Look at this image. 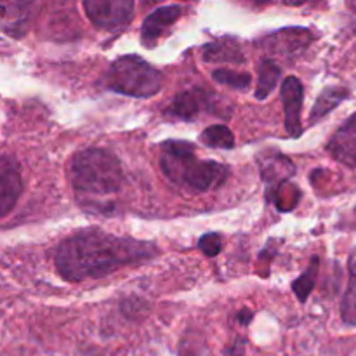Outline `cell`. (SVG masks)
Instances as JSON below:
<instances>
[{
  "label": "cell",
  "mask_w": 356,
  "mask_h": 356,
  "mask_svg": "<svg viewBox=\"0 0 356 356\" xmlns=\"http://www.w3.org/2000/svg\"><path fill=\"white\" fill-rule=\"evenodd\" d=\"M83 10L94 26L101 30H120L134 16V0H83Z\"/></svg>",
  "instance_id": "5"
},
{
  "label": "cell",
  "mask_w": 356,
  "mask_h": 356,
  "mask_svg": "<svg viewBox=\"0 0 356 356\" xmlns=\"http://www.w3.org/2000/svg\"><path fill=\"white\" fill-rule=\"evenodd\" d=\"M212 79L216 82L222 83L226 87H232V89L236 90H242L247 89L250 86V75L249 73H242V72H236V70H228V68H221V70H216L212 73Z\"/></svg>",
  "instance_id": "20"
},
{
  "label": "cell",
  "mask_w": 356,
  "mask_h": 356,
  "mask_svg": "<svg viewBox=\"0 0 356 356\" xmlns=\"http://www.w3.org/2000/svg\"><path fill=\"white\" fill-rule=\"evenodd\" d=\"M236 318H238V322L242 323V325H249L250 322H252V312H250V309H242V312L238 313V316H236Z\"/></svg>",
  "instance_id": "23"
},
{
  "label": "cell",
  "mask_w": 356,
  "mask_h": 356,
  "mask_svg": "<svg viewBox=\"0 0 356 356\" xmlns=\"http://www.w3.org/2000/svg\"><path fill=\"white\" fill-rule=\"evenodd\" d=\"M327 149L343 165L356 169V113L351 115L330 138Z\"/></svg>",
  "instance_id": "11"
},
{
  "label": "cell",
  "mask_w": 356,
  "mask_h": 356,
  "mask_svg": "<svg viewBox=\"0 0 356 356\" xmlns=\"http://www.w3.org/2000/svg\"><path fill=\"white\" fill-rule=\"evenodd\" d=\"M68 177L82 207L97 212L111 209V197L124 186V169L113 152L104 148L80 149L70 159Z\"/></svg>",
  "instance_id": "2"
},
{
  "label": "cell",
  "mask_w": 356,
  "mask_h": 356,
  "mask_svg": "<svg viewBox=\"0 0 356 356\" xmlns=\"http://www.w3.org/2000/svg\"><path fill=\"white\" fill-rule=\"evenodd\" d=\"M202 56L207 63H243V54L238 44L232 38H222L212 44H207L202 49Z\"/></svg>",
  "instance_id": "14"
},
{
  "label": "cell",
  "mask_w": 356,
  "mask_h": 356,
  "mask_svg": "<svg viewBox=\"0 0 356 356\" xmlns=\"http://www.w3.org/2000/svg\"><path fill=\"white\" fill-rule=\"evenodd\" d=\"M318 268L320 259L318 257H313L305 273H302L298 280L292 282V291H294V294L298 296V299L301 302H306V299L309 298V294H312L313 289H315L316 278H318Z\"/></svg>",
  "instance_id": "19"
},
{
  "label": "cell",
  "mask_w": 356,
  "mask_h": 356,
  "mask_svg": "<svg viewBox=\"0 0 356 356\" xmlns=\"http://www.w3.org/2000/svg\"><path fill=\"white\" fill-rule=\"evenodd\" d=\"M284 2L289 3V6H302V3L318 2V0H284Z\"/></svg>",
  "instance_id": "24"
},
{
  "label": "cell",
  "mask_w": 356,
  "mask_h": 356,
  "mask_svg": "<svg viewBox=\"0 0 356 356\" xmlns=\"http://www.w3.org/2000/svg\"><path fill=\"white\" fill-rule=\"evenodd\" d=\"M23 193V179L16 160L9 155L0 159V218H7Z\"/></svg>",
  "instance_id": "8"
},
{
  "label": "cell",
  "mask_w": 356,
  "mask_h": 356,
  "mask_svg": "<svg viewBox=\"0 0 356 356\" xmlns=\"http://www.w3.org/2000/svg\"><path fill=\"white\" fill-rule=\"evenodd\" d=\"M247 341L243 337H236L232 344L225 350V356H243L245 355Z\"/></svg>",
  "instance_id": "22"
},
{
  "label": "cell",
  "mask_w": 356,
  "mask_h": 356,
  "mask_svg": "<svg viewBox=\"0 0 356 356\" xmlns=\"http://www.w3.org/2000/svg\"><path fill=\"white\" fill-rule=\"evenodd\" d=\"M282 103H284L285 111V129L289 136L299 138L302 134L301 124V111L302 99H305V89L298 76H287L282 83Z\"/></svg>",
  "instance_id": "9"
},
{
  "label": "cell",
  "mask_w": 356,
  "mask_h": 356,
  "mask_svg": "<svg viewBox=\"0 0 356 356\" xmlns=\"http://www.w3.org/2000/svg\"><path fill=\"white\" fill-rule=\"evenodd\" d=\"M261 174L263 179L266 181V191H268V200L273 197L275 193L284 188V184L291 179L296 174V167L287 156L280 155V153H266L264 160L259 163Z\"/></svg>",
  "instance_id": "12"
},
{
  "label": "cell",
  "mask_w": 356,
  "mask_h": 356,
  "mask_svg": "<svg viewBox=\"0 0 356 356\" xmlns=\"http://www.w3.org/2000/svg\"><path fill=\"white\" fill-rule=\"evenodd\" d=\"M104 82L113 92L132 97H152L162 89L163 75L148 61L131 54L111 63Z\"/></svg>",
  "instance_id": "4"
},
{
  "label": "cell",
  "mask_w": 356,
  "mask_h": 356,
  "mask_svg": "<svg viewBox=\"0 0 356 356\" xmlns=\"http://www.w3.org/2000/svg\"><path fill=\"white\" fill-rule=\"evenodd\" d=\"M341 318L346 325L356 327V249L348 263V287L341 301Z\"/></svg>",
  "instance_id": "15"
},
{
  "label": "cell",
  "mask_w": 356,
  "mask_h": 356,
  "mask_svg": "<svg viewBox=\"0 0 356 356\" xmlns=\"http://www.w3.org/2000/svg\"><path fill=\"white\" fill-rule=\"evenodd\" d=\"M160 169L170 183L190 193L221 188L229 177L228 165L198 159L197 146L186 141L162 143Z\"/></svg>",
  "instance_id": "3"
},
{
  "label": "cell",
  "mask_w": 356,
  "mask_h": 356,
  "mask_svg": "<svg viewBox=\"0 0 356 356\" xmlns=\"http://www.w3.org/2000/svg\"><path fill=\"white\" fill-rule=\"evenodd\" d=\"M280 68L273 59H264L259 65V79H257L256 97L257 99H266L271 90L277 87Z\"/></svg>",
  "instance_id": "17"
},
{
  "label": "cell",
  "mask_w": 356,
  "mask_h": 356,
  "mask_svg": "<svg viewBox=\"0 0 356 356\" xmlns=\"http://www.w3.org/2000/svg\"><path fill=\"white\" fill-rule=\"evenodd\" d=\"M183 14V9L179 6H167L153 10L141 26V40L143 44L152 47L156 40L163 35V31L169 26H172Z\"/></svg>",
  "instance_id": "13"
},
{
  "label": "cell",
  "mask_w": 356,
  "mask_h": 356,
  "mask_svg": "<svg viewBox=\"0 0 356 356\" xmlns=\"http://www.w3.org/2000/svg\"><path fill=\"white\" fill-rule=\"evenodd\" d=\"M159 249L152 242L89 228L73 233L59 243L54 264L59 277L76 284L108 277L120 268L153 259Z\"/></svg>",
  "instance_id": "1"
},
{
  "label": "cell",
  "mask_w": 356,
  "mask_h": 356,
  "mask_svg": "<svg viewBox=\"0 0 356 356\" xmlns=\"http://www.w3.org/2000/svg\"><path fill=\"white\" fill-rule=\"evenodd\" d=\"M38 0H2V30L9 37L26 33Z\"/></svg>",
  "instance_id": "10"
},
{
  "label": "cell",
  "mask_w": 356,
  "mask_h": 356,
  "mask_svg": "<svg viewBox=\"0 0 356 356\" xmlns=\"http://www.w3.org/2000/svg\"><path fill=\"white\" fill-rule=\"evenodd\" d=\"M351 7H353V10L356 13V0H353V2H351Z\"/></svg>",
  "instance_id": "25"
},
{
  "label": "cell",
  "mask_w": 356,
  "mask_h": 356,
  "mask_svg": "<svg viewBox=\"0 0 356 356\" xmlns=\"http://www.w3.org/2000/svg\"><path fill=\"white\" fill-rule=\"evenodd\" d=\"M350 97V90L344 89V87H327L322 94L318 96L316 103L313 104L312 115H309V122L315 124L320 118H323L325 115H329L330 111L336 106H339L344 99Z\"/></svg>",
  "instance_id": "16"
},
{
  "label": "cell",
  "mask_w": 356,
  "mask_h": 356,
  "mask_svg": "<svg viewBox=\"0 0 356 356\" xmlns=\"http://www.w3.org/2000/svg\"><path fill=\"white\" fill-rule=\"evenodd\" d=\"M202 143L207 145L209 148H219V149H232L235 146V136L229 131L226 125H211L205 129L200 136Z\"/></svg>",
  "instance_id": "18"
},
{
  "label": "cell",
  "mask_w": 356,
  "mask_h": 356,
  "mask_svg": "<svg viewBox=\"0 0 356 356\" xmlns=\"http://www.w3.org/2000/svg\"><path fill=\"white\" fill-rule=\"evenodd\" d=\"M313 40H315V35L309 30H306V28H285V30H280L277 33H271L268 37L261 38L259 45L264 51L270 52V54L294 58V56L306 51Z\"/></svg>",
  "instance_id": "7"
},
{
  "label": "cell",
  "mask_w": 356,
  "mask_h": 356,
  "mask_svg": "<svg viewBox=\"0 0 356 356\" xmlns=\"http://www.w3.org/2000/svg\"><path fill=\"white\" fill-rule=\"evenodd\" d=\"M198 245H200L202 252H204L205 256L214 257L221 252L222 236L219 235V233H207V235L202 236L200 242H198Z\"/></svg>",
  "instance_id": "21"
},
{
  "label": "cell",
  "mask_w": 356,
  "mask_h": 356,
  "mask_svg": "<svg viewBox=\"0 0 356 356\" xmlns=\"http://www.w3.org/2000/svg\"><path fill=\"white\" fill-rule=\"evenodd\" d=\"M218 101H216L214 92L207 89H195L183 90V92L177 94L172 101L169 103V106L165 108V113L169 117L181 118V120H193L195 117L202 113V111H211V113L222 115V111L218 110Z\"/></svg>",
  "instance_id": "6"
}]
</instances>
